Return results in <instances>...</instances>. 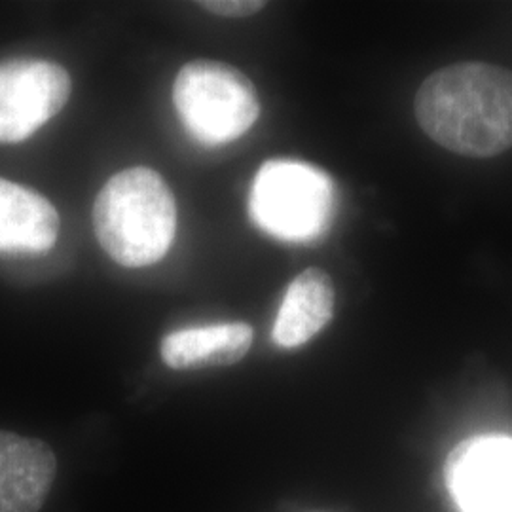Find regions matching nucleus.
Returning a JSON list of instances; mask_svg holds the SVG:
<instances>
[{"label": "nucleus", "mask_w": 512, "mask_h": 512, "mask_svg": "<svg viewBox=\"0 0 512 512\" xmlns=\"http://www.w3.org/2000/svg\"><path fill=\"white\" fill-rule=\"evenodd\" d=\"M253 346V329L247 323H219L167 334L160 353L165 365L175 370L239 363Z\"/></svg>", "instance_id": "obj_10"}, {"label": "nucleus", "mask_w": 512, "mask_h": 512, "mask_svg": "<svg viewBox=\"0 0 512 512\" xmlns=\"http://www.w3.org/2000/svg\"><path fill=\"white\" fill-rule=\"evenodd\" d=\"M334 302V283L325 270L308 268L296 275L275 317V344L285 349L308 344L332 321Z\"/></svg>", "instance_id": "obj_8"}, {"label": "nucleus", "mask_w": 512, "mask_h": 512, "mask_svg": "<svg viewBox=\"0 0 512 512\" xmlns=\"http://www.w3.org/2000/svg\"><path fill=\"white\" fill-rule=\"evenodd\" d=\"M52 448L37 439L0 431V512H38L54 484Z\"/></svg>", "instance_id": "obj_7"}, {"label": "nucleus", "mask_w": 512, "mask_h": 512, "mask_svg": "<svg viewBox=\"0 0 512 512\" xmlns=\"http://www.w3.org/2000/svg\"><path fill=\"white\" fill-rule=\"evenodd\" d=\"M93 228L120 266H150L164 258L175 239V198L162 175L148 167L120 171L95 200Z\"/></svg>", "instance_id": "obj_2"}, {"label": "nucleus", "mask_w": 512, "mask_h": 512, "mask_svg": "<svg viewBox=\"0 0 512 512\" xmlns=\"http://www.w3.org/2000/svg\"><path fill=\"white\" fill-rule=\"evenodd\" d=\"M203 10L222 18H249L260 12L266 2L260 0H207L200 2Z\"/></svg>", "instance_id": "obj_11"}, {"label": "nucleus", "mask_w": 512, "mask_h": 512, "mask_svg": "<svg viewBox=\"0 0 512 512\" xmlns=\"http://www.w3.org/2000/svg\"><path fill=\"white\" fill-rule=\"evenodd\" d=\"M414 114L421 131L454 154L495 158L512 148V71L467 61L421 82Z\"/></svg>", "instance_id": "obj_1"}, {"label": "nucleus", "mask_w": 512, "mask_h": 512, "mask_svg": "<svg viewBox=\"0 0 512 512\" xmlns=\"http://www.w3.org/2000/svg\"><path fill=\"white\" fill-rule=\"evenodd\" d=\"M173 101L186 131L207 147L236 141L260 114L253 82L236 67L211 59L184 65L173 86Z\"/></svg>", "instance_id": "obj_3"}, {"label": "nucleus", "mask_w": 512, "mask_h": 512, "mask_svg": "<svg viewBox=\"0 0 512 512\" xmlns=\"http://www.w3.org/2000/svg\"><path fill=\"white\" fill-rule=\"evenodd\" d=\"M448 482L463 512H512V440L461 442L448 459Z\"/></svg>", "instance_id": "obj_6"}, {"label": "nucleus", "mask_w": 512, "mask_h": 512, "mask_svg": "<svg viewBox=\"0 0 512 512\" xmlns=\"http://www.w3.org/2000/svg\"><path fill=\"white\" fill-rule=\"evenodd\" d=\"M59 234L54 205L35 190L0 179V253H46Z\"/></svg>", "instance_id": "obj_9"}, {"label": "nucleus", "mask_w": 512, "mask_h": 512, "mask_svg": "<svg viewBox=\"0 0 512 512\" xmlns=\"http://www.w3.org/2000/svg\"><path fill=\"white\" fill-rule=\"evenodd\" d=\"M332 207L334 188L329 175L294 160L262 165L249 198L256 226L283 241L319 238L329 226Z\"/></svg>", "instance_id": "obj_4"}, {"label": "nucleus", "mask_w": 512, "mask_h": 512, "mask_svg": "<svg viewBox=\"0 0 512 512\" xmlns=\"http://www.w3.org/2000/svg\"><path fill=\"white\" fill-rule=\"evenodd\" d=\"M71 97V76L52 61L14 59L0 65V143L29 139Z\"/></svg>", "instance_id": "obj_5"}]
</instances>
